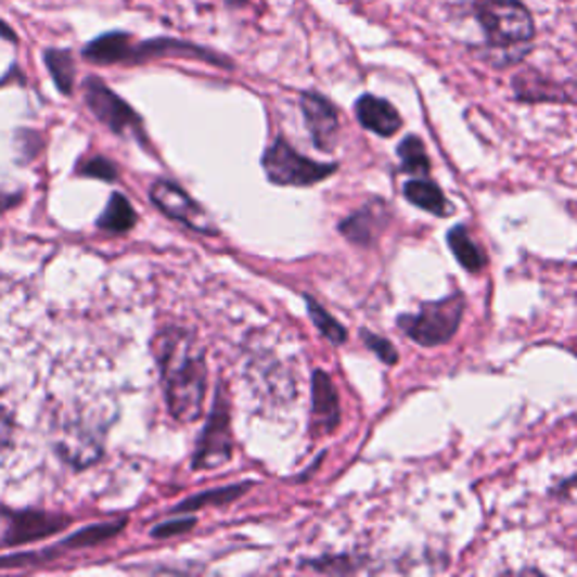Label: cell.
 <instances>
[{
  "mask_svg": "<svg viewBox=\"0 0 577 577\" xmlns=\"http://www.w3.org/2000/svg\"><path fill=\"white\" fill-rule=\"evenodd\" d=\"M154 352L169 413L185 424L198 420L208 388V368L201 345L190 332L167 328L156 336Z\"/></svg>",
  "mask_w": 577,
  "mask_h": 577,
  "instance_id": "obj_1",
  "label": "cell"
},
{
  "mask_svg": "<svg viewBox=\"0 0 577 577\" xmlns=\"http://www.w3.org/2000/svg\"><path fill=\"white\" fill-rule=\"evenodd\" d=\"M463 313L465 296L451 294L436 303H424L418 313L399 316L397 325L418 345L436 348V345H443L456 336L460 321H463Z\"/></svg>",
  "mask_w": 577,
  "mask_h": 577,
  "instance_id": "obj_2",
  "label": "cell"
},
{
  "mask_svg": "<svg viewBox=\"0 0 577 577\" xmlns=\"http://www.w3.org/2000/svg\"><path fill=\"white\" fill-rule=\"evenodd\" d=\"M476 16L492 48L510 50L535 39V21L522 0H478Z\"/></svg>",
  "mask_w": 577,
  "mask_h": 577,
  "instance_id": "obj_3",
  "label": "cell"
},
{
  "mask_svg": "<svg viewBox=\"0 0 577 577\" xmlns=\"http://www.w3.org/2000/svg\"><path fill=\"white\" fill-rule=\"evenodd\" d=\"M265 175L275 185L309 188L325 181L338 169L336 163H319L296 152L286 138H278L262 156Z\"/></svg>",
  "mask_w": 577,
  "mask_h": 577,
  "instance_id": "obj_4",
  "label": "cell"
},
{
  "mask_svg": "<svg viewBox=\"0 0 577 577\" xmlns=\"http://www.w3.org/2000/svg\"><path fill=\"white\" fill-rule=\"evenodd\" d=\"M233 428H230V411L228 401L223 397V388H219L213 413L208 424L201 433V440L196 445V453L192 460L194 470H217L233 458Z\"/></svg>",
  "mask_w": 577,
  "mask_h": 577,
  "instance_id": "obj_5",
  "label": "cell"
},
{
  "mask_svg": "<svg viewBox=\"0 0 577 577\" xmlns=\"http://www.w3.org/2000/svg\"><path fill=\"white\" fill-rule=\"evenodd\" d=\"M150 194H152V201L156 204V208H161L171 219L185 223L188 228L196 230V233L217 235V226L213 223L210 215L201 208L196 201L185 190H181L179 185L169 183V181H156L152 185Z\"/></svg>",
  "mask_w": 577,
  "mask_h": 577,
  "instance_id": "obj_6",
  "label": "cell"
},
{
  "mask_svg": "<svg viewBox=\"0 0 577 577\" xmlns=\"http://www.w3.org/2000/svg\"><path fill=\"white\" fill-rule=\"evenodd\" d=\"M84 98H86V104H89V108L95 113V118L100 123H104L111 131L125 133L131 129H136V131L140 129L138 113L123 98H118L111 89H106L100 79H95V77L86 79Z\"/></svg>",
  "mask_w": 577,
  "mask_h": 577,
  "instance_id": "obj_7",
  "label": "cell"
},
{
  "mask_svg": "<svg viewBox=\"0 0 577 577\" xmlns=\"http://www.w3.org/2000/svg\"><path fill=\"white\" fill-rule=\"evenodd\" d=\"M56 449L75 467H86L102 456V438L81 420H68L56 433Z\"/></svg>",
  "mask_w": 577,
  "mask_h": 577,
  "instance_id": "obj_8",
  "label": "cell"
},
{
  "mask_svg": "<svg viewBox=\"0 0 577 577\" xmlns=\"http://www.w3.org/2000/svg\"><path fill=\"white\" fill-rule=\"evenodd\" d=\"M300 108L316 148L330 152L336 144L341 129L336 106L325 95L307 91L300 95Z\"/></svg>",
  "mask_w": 577,
  "mask_h": 577,
  "instance_id": "obj_9",
  "label": "cell"
},
{
  "mask_svg": "<svg viewBox=\"0 0 577 577\" xmlns=\"http://www.w3.org/2000/svg\"><path fill=\"white\" fill-rule=\"evenodd\" d=\"M341 424V399L334 382L325 370L311 374V433L330 436Z\"/></svg>",
  "mask_w": 577,
  "mask_h": 577,
  "instance_id": "obj_10",
  "label": "cell"
},
{
  "mask_svg": "<svg viewBox=\"0 0 577 577\" xmlns=\"http://www.w3.org/2000/svg\"><path fill=\"white\" fill-rule=\"evenodd\" d=\"M386 206L382 201H372V204L363 206L355 215H350L345 221H341L338 230L341 235L359 246H370L374 240L382 235V230L386 226Z\"/></svg>",
  "mask_w": 577,
  "mask_h": 577,
  "instance_id": "obj_11",
  "label": "cell"
},
{
  "mask_svg": "<svg viewBox=\"0 0 577 577\" xmlns=\"http://www.w3.org/2000/svg\"><path fill=\"white\" fill-rule=\"evenodd\" d=\"M357 111V118L359 123L382 138H390L401 129V115L397 113V108L382 100V98H374V95H361L355 104Z\"/></svg>",
  "mask_w": 577,
  "mask_h": 577,
  "instance_id": "obj_12",
  "label": "cell"
},
{
  "mask_svg": "<svg viewBox=\"0 0 577 577\" xmlns=\"http://www.w3.org/2000/svg\"><path fill=\"white\" fill-rule=\"evenodd\" d=\"M66 526H68V518L64 516L43 514V512H21L12 518L5 543H25V541L43 539Z\"/></svg>",
  "mask_w": 577,
  "mask_h": 577,
  "instance_id": "obj_13",
  "label": "cell"
},
{
  "mask_svg": "<svg viewBox=\"0 0 577 577\" xmlns=\"http://www.w3.org/2000/svg\"><path fill=\"white\" fill-rule=\"evenodd\" d=\"M133 43L125 33H108L84 48V56L95 64H120L133 62Z\"/></svg>",
  "mask_w": 577,
  "mask_h": 577,
  "instance_id": "obj_14",
  "label": "cell"
},
{
  "mask_svg": "<svg viewBox=\"0 0 577 577\" xmlns=\"http://www.w3.org/2000/svg\"><path fill=\"white\" fill-rule=\"evenodd\" d=\"M403 196H407L413 206L436 215V217H449L453 213V206L449 204V198L445 192L426 179H415L403 185Z\"/></svg>",
  "mask_w": 577,
  "mask_h": 577,
  "instance_id": "obj_15",
  "label": "cell"
},
{
  "mask_svg": "<svg viewBox=\"0 0 577 577\" xmlns=\"http://www.w3.org/2000/svg\"><path fill=\"white\" fill-rule=\"evenodd\" d=\"M447 242L458 262L463 265L470 273H480L487 267V257L483 248L470 238V230L465 226H453L449 230Z\"/></svg>",
  "mask_w": 577,
  "mask_h": 577,
  "instance_id": "obj_16",
  "label": "cell"
},
{
  "mask_svg": "<svg viewBox=\"0 0 577 577\" xmlns=\"http://www.w3.org/2000/svg\"><path fill=\"white\" fill-rule=\"evenodd\" d=\"M136 223V210L133 206L129 204V198L123 196V194H113L108 206L104 208L98 226L102 230H106V233H113V235H120V233H127V230H131Z\"/></svg>",
  "mask_w": 577,
  "mask_h": 577,
  "instance_id": "obj_17",
  "label": "cell"
},
{
  "mask_svg": "<svg viewBox=\"0 0 577 577\" xmlns=\"http://www.w3.org/2000/svg\"><path fill=\"white\" fill-rule=\"evenodd\" d=\"M251 487H253V483H238V485H228V487L210 489V492L196 495V497L183 501L181 505H177V512H190V510L208 508V505H228V503L238 501L240 497H244Z\"/></svg>",
  "mask_w": 577,
  "mask_h": 577,
  "instance_id": "obj_18",
  "label": "cell"
},
{
  "mask_svg": "<svg viewBox=\"0 0 577 577\" xmlns=\"http://www.w3.org/2000/svg\"><path fill=\"white\" fill-rule=\"evenodd\" d=\"M401 169L409 171V175H428L431 171V161L424 150V142L418 136H407L397 148Z\"/></svg>",
  "mask_w": 577,
  "mask_h": 577,
  "instance_id": "obj_19",
  "label": "cell"
},
{
  "mask_svg": "<svg viewBox=\"0 0 577 577\" xmlns=\"http://www.w3.org/2000/svg\"><path fill=\"white\" fill-rule=\"evenodd\" d=\"M125 518H120V522H108V524H95V526H89V528H81L79 533H75L73 537L64 539L62 541V548H86V546H98L102 541H108L113 539L115 535H120L123 528H125Z\"/></svg>",
  "mask_w": 577,
  "mask_h": 577,
  "instance_id": "obj_20",
  "label": "cell"
},
{
  "mask_svg": "<svg viewBox=\"0 0 577 577\" xmlns=\"http://www.w3.org/2000/svg\"><path fill=\"white\" fill-rule=\"evenodd\" d=\"M305 300H307V313H309L311 323L316 325V330H319L334 345H341V343L348 341V332H345V328L334 319V316L321 303H316L313 298H305Z\"/></svg>",
  "mask_w": 577,
  "mask_h": 577,
  "instance_id": "obj_21",
  "label": "cell"
},
{
  "mask_svg": "<svg viewBox=\"0 0 577 577\" xmlns=\"http://www.w3.org/2000/svg\"><path fill=\"white\" fill-rule=\"evenodd\" d=\"M46 64H48V70H50L54 84L60 86V91L64 95H68L73 91V81H75V66H73L70 52L68 50H48Z\"/></svg>",
  "mask_w": 577,
  "mask_h": 577,
  "instance_id": "obj_22",
  "label": "cell"
},
{
  "mask_svg": "<svg viewBox=\"0 0 577 577\" xmlns=\"http://www.w3.org/2000/svg\"><path fill=\"white\" fill-rule=\"evenodd\" d=\"M16 440V420L5 401H0V463L8 458Z\"/></svg>",
  "mask_w": 577,
  "mask_h": 577,
  "instance_id": "obj_23",
  "label": "cell"
},
{
  "mask_svg": "<svg viewBox=\"0 0 577 577\" xmlns=\"http://www.w3.org/2000/svg\"><path fill=\"white\" fill-rule=\"evenodd\" d=\"M303 566H309L319 573H352L361 564L355 557L338 555V557H321V560H313V562H305Z\"/></svg>",
  "mask_w": 577,
  "mask_h": 577,
  "instance_id": "obj_24",
  "label": "cell"
},
{
  "mask_svg": "<svg viewBox=\"0 0 577 577\" xmlns=\"http://www.w3.org/2000/svg\"><path fill=\"white\" fill-rule=\"evenodd\" d=\"M361 336H363V341H366L368 348H370L374 355L380 357V361H384V363H388V366H395V363L399 361V355H397L395 345H393L390 341H386V338H382V336H377V334H372V332H366V330L361 332Z\"/></svg>",
  "mask_w": 577,
  "mask_h": 577,
  "instance_id": "obj_25",
  "label": "cell"
},
{
  "mask_svg": "<svg viewBox=\"0 0 577 577\" xmlns=\"http://www.w3.org/2000/svg\"><path fill=\"white\" fill-rule=\"evenodd\" d=\"M81 171H84V175L100 179V181H115V177H118V171H115V167L108 161H104V158L89 161L81 167Z\"/></svg>",
  "mask_w": 577,
  "mask_h": 577,
  "instance_id": "obj_26",
  "label": "cell"
},
{
  "mask_svg": "<svg viewBox=\"0 0 577 577\" xmlns=\"http://www.w3.org/2000/svg\"><path fill=\"white\" fill-rule=\"evenodd\" d=\"M194 526V518L188 516V518H181V522H169V524H161L154 528V537H171V535H181L185 530H190Z\"/></svg>",
  "mask_w": 577,
  "mask_h": 577,
  "instance_id": "obj_27",
  "label": "cell"
},
{
  "mask_svg": "<svg viewBox=\"0 0 577 577\" xmlns=\"http://www.w3.org/2000/svg\"><path fill=\"white\" fill-rule=\"evenodd\" d=\"M226 3L228 5H244V3H248V0H226Z\"/></svg>",
  "mask_w": 577,
  "mask_h": 577,
  "instance_id": "obj_28",
  "label": "cell"
}]
</instances>
